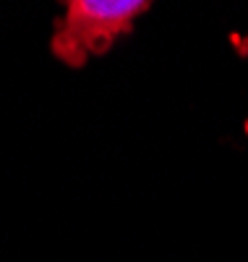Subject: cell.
<instances>
[{
	"instance_id": "obj_1",
	"label": "cell",
	"mask_w": 248,
	"mask_h": 262,
	"mask_svg": "<svg viewBox=\"0 0 248 262\" xmlns=\"http://www.w3.org/2000/svg\"><path fill=\"white\" fill-rule=\"evenodd\" d=\"M53 32V55L81 69L92 55H105L149 11L146 0H68Z\"/></svg>"
}]
</instances>
